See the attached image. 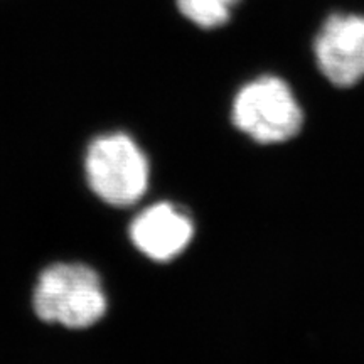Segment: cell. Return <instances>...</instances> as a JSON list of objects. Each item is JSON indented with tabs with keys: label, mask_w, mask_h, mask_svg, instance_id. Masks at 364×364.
<instances>
[{
	"label": "cell",
	"mask_w": 364,
	"mask_h": 364,
	"mask_svg": "<svg viewBox=\"0 0 364 364\" xmlns=\"http://www.w3.org/2000/svg\"><path fill=\"white\" fill-rule=\"evenodd\" d=\"M233 122L260 144H279L299 134L304 117L292 90L273 76L245 85L233 103Z\"/></svg>",
	"instance_id": "3957f363"
},
{
	"label": "cell",
	"mask_w": 364,
	"mask_h": 364,
	"mask_svg": "<svg viewBox=\"0 0 364 364\" xmlns=\"http://www.w3.org/2000/svg\"><path fill=\"white\" fill-rule=\"evenodd\" d=\"M86 177L105 203L130 206L147 191L149 162L129 135H103L86 154Z\"/></svg>",
	"instance_id": "7a4b0ae2"
},
{
	"label": "cell",
	"mask_w": 364,
	"mask_h": 364,
	"mask_svg": "<svg viewBox=\"0 0 364 364\" xmlns=\"http://www.w3.org/2000/svg\"><path fill=\"white\" fill-rule=\"evenodd\" d=\"M240 0H177L182 16L203 29L225 26Z\"/></svg>",
	"instance_id": "8992f818"
},
{
	"label": "cell",
	"mask_w": 364,
	"mask_h": 364,
	"mask_svg": "<svg viewBox=\"0 0 364 364\" xmlns=\"http://www.w3.org/2000/svg\"><path fill=\"white\" fill-rule=\"evenodd\" d=\"M194 226L191 218L169 203L144 209L130 226L132 241L149 258L169 262L188 248Z\"/></svg>",
	"instance_id": "5b68a950"
},
{
	"label": "cell",
	"mask_w": 364,
	"mask_h": 364,
	"mask_svg": "<svg viewBox=\"0 0 364 364\" xmlns=\"http://www.w3.org/2000/svg\"><path fill=\"white\" fill-rule=\"evenodd\" d=\"M34 311L46 322L71 329L97 324L107 312V295L97 272L81 263H58L41 273Z\"/></svg>",
	"instance_id": "6da1fadb"
},
{
	"label": "cell",
	"mask_w": 364,
	"mask_h": 364,
	"mask_svg": "<svg viewBox=\"0 0 364 364\" xmlns=\"http://www.w3.org/2000/svg\"><path fill=\"white\" fill-rule=\"evenodd\" d=\"M317 65L332 85L348 88L364 78V17L334 14L314 44Z\"/></svg>",
	"instance_id": "277c9868"
}]
</instances>
